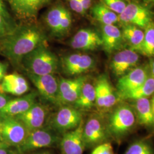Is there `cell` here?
<instances>
[{
    "mask_svg": "<svg viewBox=\"0 0 154 154\" xmlns=\"http://www.w3.org/2000/svg\"><path fill=\"white\" fill-rule=\"evenodd\" d=\"M46 39L44 33L37 26H18L11 34L0 41V53L16 65L21 63L25 56L44 44Z\"/></svg>",
    "mask_w": 154,
    "mask_h": 154,
    "instance_id": "obj_1",
    "label": "cell"
},
{
    "mask_svg": "<svg viewBox=\"0 0 154 154\" xmlns=\"http://www.w3.org/2000/svg\"><path fill=\"white\" fill-rule=\"evenodd\" d=\"M145 5L149 6L154 8V0H142Z\"/></svg>",
    "mask_w": 154,
    "mask_h": 154,
    "instance_id": "obj_41",
    "label": "cell"
},
{
    "mask_svg": "<svg viewBox=\"0 0 154 154\" xmlns=\"http://www.w3.org/2000/svg\"><path fill=\"white\" fill-rule=\"evenodd\" d=\"M139 61L138 52L123 50L116 53L110 62V67L116 77L120 78L136 67Z\"/></svg>",
    "mask_w": 154,
    "mask_h": 154,
    "instance_id": "obj_13",
    "label": "cell"
},
{
    "mask_svg": "<svg viewBox=\"0 0 154 154\" xmlns=\"http://www.w3.org/2000/svg\"><path fill=\"white\" fill-rule=\"evenodd\" d=\"M14 14L20 19H34L38 11L52 0H6Z\"/></svg>",
    "mask_w": 154,
    "mask_h": 154,
    "instance_id": "obj_14",
    "label": "cell"
},
{
    "mask_svg": "<svg viewBox=\"0 0 154 154\" xmlns=\"http://www.w3.org/2000/svg\"><path fill=\"white\" fill-rule=\"evenodd\" d=\"M95 105L100 110H107L114 107L119 100L109 79L105 75L98 78L95 85Z\"/></svg>",
    "mask_w": 154,
    "mask_h": 154,
    "instance_id": "obj_11",
    "label": "cell"
},
{
    "mask_svg": "<svg viewBox=\"0 0 154 154\" xmlns=\"http://www.w3.org/2000/svg\"><path fill=\"white\" fill-rule=\"evenodd\" d=\"M3 141L18 149L27 137L29 132L21 122L14 116H2Z\"/></svg>",
    "mask_w": 154,
    "mask_h": 154,
    "instance_id": "obj_9",
    "label": "cell"
},
{
    "mask_svg": "<svg viewBox=\"0 0 154 154\" xmlns=\"http://www.w3.org/2000/svg\"><path fill=\"white\" fill-rule=\"evenodd\" d=\"M151 106H152V110L154 112V97L152 98V100L151 101Z\"/></svg>",
    "mask_w": 154,
    "mask_h": 154,
    "instance_id": "obj_44",
    "label": "cell"
},
{
    "mask_svg": "<svg viewBox=\"0 0 154 154\" xmlns=\"http://www.w3.org/2000/svg\"><path fill=\"white\" fill-rule=\"evenodd\" d=\"M90 154H114V152L111 143L106 142L95 147Z\"/></svg>",
    "mask_w": 154,
    "mask_h": 154,
    "instance_id": "obj_33",
    "label": "cell"
},
{
    "mask_svg": "<svg viewBox=\"0 0 154 154\" xmlns=\"http://www.w3.org/2000/svg\"><path fill=\"white\" fill-rule=\"evenodd\" d=\"M9 100H11L9 97L6 95V94L0 92V110L5 106Z\"/></svg>",
    "mask_w": 154,
    "mask_h": 154,
    "instance_id": "obj_38",
    "label": "cell"
},
{
    "mask_svg": "<svg viewBox=\"0 0 154 154\" xmlns=\"http://www.w3.org/2000/svg\"><path fill=\"white\" fill-rule=\"evenodd\" d=\"M122 35L124 39L131 45V49L136 50L142 44L144 38V32L135 25H125Z\"/></svg>",
    "mask_w": 154,
    "mask_h": 154,
    "instance_id": "obj_27",
    "label": "cell"
},
{
    "mask_svg": "<svg viewBox=\"0 0 154 154\" xmlns=\"http://www.w3.org/2000/svg\"><path fill=\"white\" fill-rule=\"evenodd\" d=\"M37 93L33 91L16 99H11L5 106L0 110L2 116H16L29 110L36 103Z\"/></svg>",
    "mask_w": 154,
    "mask_h": 154,
    "instance_id": "obj_19",
    "label": "cell"
},
{
    "mask_svg": "<svg viewBox=\"0 0 154 154\" xmlns=\"http://www.w3.org/2000/svg\"><path fill=\"white\" fill-rule=\"evenodd\" d=\"M154 93V79L153 77L149 76L143 84L132 91L122 94L118 97L119 99L134 100L148 98Z\"/></svg>",
    "mask_w": 154,
    "mask_h": 154,
    "instance_id": "obj_25",
    "label": "cell"
},
{
    "mask_svg": "<svg viewBox=\"0 0 154 154\" xmlns=\"http://www.w3.org/2000/svg\"><path fill=\"white\" fill-rule=\"evenodd\" d=\"M62 67L68 76L81 75L91 69L95 64L93 58L87 54H72L63 57Z\"/></svg>",
    "mask_w": 154,
    "mask_h": 154,
    "instance_id": "obj_12",
    "label": "cell"
},
{
    "mask_svg": "<svg viewBox=\"0 0 154 154\" xmlns=\"http://www.w3.org/2000/svg\"><path fill=\"white\" fill-rule=\"evenodd\" d=\"M100 36L102 46L109 54L119 50L123 46L124 38L122 33L114 25H102Z\"/></svg>",
    "mask_w": 154,
    "mask_h": 154,
    "instance_id": "obj_20",
    "label": "cell"
},
{
    "mask_svg": "<svg viewBox=\"0 0 154 154\" xmlns=\"http://www.w3.org/2000/svg\"><path fill=\"white\" fill-rule=\"evenodd\" d=\"M72 18L70 12L66 8L64 11L62 21L61 24V37L67 35L69 32L70 28L72 27Z\"/></svg>",
    "mask_w": 154,
    "mask_h": 154,
    "instance_id": "obj_32",
    "label": "cell"
},
{
    "mask_svg": "<svg viewBox=\"0 0 154 154\" xmlns=\"http://www.w3.org/2000/svg\"><path fill=\"white\" fill-rule=\"evenodd\" d=\"M66 8L58 5L51 8L45 16V22L53 35L61 37V28L63 15Z\"/></svg>",
    "mask_w": 154,
    "mask_h": 154,
    "instance_id": "obj_24",
    "label": "cell"
},
{
    "mask_svg": "<svg viewBox=\"0 0 154 154\" xmlns=\"http://www.w3.org/2000/svg\"><path fill=\"white\" fill-rule=\"evenodd\" d=\"M147 70L142 67H136L125 75L119 78L116 87L118 96L128 93L141 86L149 77Z\"/></svg>",
    "mask_w": 154,
    "mask_h": 154,
    "instance_id": "obj_15",
    "label": "cell"
},
{
    "mask_svg": "<svg viewBox=\"0 0 154 154\" xmlns=\"http://www.w3.org/2000/svg\"><path fill=\"white\" fill-rule=\"evenodd\" d=\"M16 25L8 22L0 14V41L13 33L17 28Z\"/></svg>",
    "mask_w": 154,
    "mask_h": 154,
    "instance_id": "obj_30",
    "label": "cell"
},
{
    "mask_svg": "<svg viewBox=\"0 0 154 154\" xmlns=\"http://www.w3.org/2000/svg\"><path fill=\"white\" fill-rule=\"evenodd\" d=\"M150 68L151 72V76L154 79V58H152L150 61Z\"/></svg>",
    "mask_w": 154,
    "mask_h": 154,
    "instance_id": "obj_42",
    "label": "cell"
},
{
    "mask_svg": "<svg viewBox=\"0 0 154 154\" xmlns=\"http://www.w3.org/2000/svg\"><path fill=\"white\" fill-rule=\"evenodd\" d=\"M27 75L42 98L57 105L59 82L54 74L37 75L28 73Z\"/></svg>",
    "mask_w": 154,
    "mask_h": 154,
    "instance_id": "obj_10",
    "label": "cell"
},
{
    "mask_svg": "<svg viewBox=\"0 0 154 154\" xmlns=\"http://www.w3.org/2000/svg\"><path fill=\"white\" fill-rule=\"evenodd\" d=\"M56 132L50 128L44 127L29 132L24 142L17 149L20 154L53 147L60 141V138Z\"/></svg>",
    "mask_w": 154,
    "mask_h": 154,
    "instance_id": "obj_5",
    "label": "cell"
},
{
    "mask_svg": "<svg viewBox=\"0 0 154 154\" xmlns=\"http://www.w3.org/2000/svg\"><path fill=\"white\" fill-rule=\"evenodd\" d=\"M134 111L138 124L147 128H154V112L148 98L135 100Z\"/></svg>",
    "mask_w": 154,
    "mask_h": 154,
    "instance_id": "obj_22",
    "label": "cell"
},
{
    "mask_svg": "<svg viewBox=\"0 0 154 154\" xmlns=\"http://www.w3.org/2000/svg\"><path fill=\"white\" fill-rule=\"evenodd\" d=\"M70 46L74 49L90 51L102 46L100 35L91 29H80L70 41Z\"/></svg>",
    "mask_w": 154,
    "mask_h": 154,
    "instance_id": "obj_16",
    "label": "cell"
},
{
    "mask_svg": "<svg viewBox=\"0 0 154 154\" xmlns=\"http://www.w3.org/2000/svg\"><path fill=\"white\" fill-rule=\"evenodd\" d=\"M106 122L110 138L117 142L130 134L138 124L134 109L126 104L116 108Z\"/></svg>",
    "mask_w": 154,
    "mask_h": 154,
    "instance_id": "obj_3",
    "label": "cell"
},
{
    "mask_svg": "<svg viewBox=\"0 0 154 154\" xmlns=\"http://www.w3.org/2000/svg\"><path fill=\"white\" fill-rule=\"evenodd\" d=\"M8 67L9 65L8 63L0 62V83L1 82L3 78L5 76Z\"/></svg>",
    "mask_w": 154,
    "mask_h": 154,
    "instance_id": "obj_37",
    "label": "cell"
},
{
    "mask_svg": "<svg viewBox=\"0 0 154 154\" xmlns=\"http://www.w3.org/2000/svg\"><path fill=\"white\" fill-rule=\"evenodd\" d=\"M0 14L4 17L8 22L13 25H16L14 21L13 20L11 16L6 8L5 4L3 0H0Z\"/></svg>",
    "mask_w": 154,
    "mask_h": 154,
    "instance_id": "obj_36",
    "label": "cell"
},
{
    "mask_svg": "<svg viewBox=\"0 0 154 154\" xmlns=\"http://www.w3.org/2000/svg\"><path fill=\"white\" fill-rule=\"evenodd\" d=\"M135 51L149 57H154V21H153L144 28L143 42Z\"/></svg>",
    "mask_w": 154,
    "mask_h": 154,
    "instance_id": "obj_28",
    "label": "cell"
},
{
    "mask_svg": "<svg viewBox=\"0 0 154 154\" xmlns=\"http://www.w3.org/2000/svg\"><path fill=\"white\" fill-rule=\"evenodd\" d=\"M68 2L73 11L80 14H84L86 13L80 0H68Z\"/></svg>",
    "mask_w": 154,
    "mask_h": 154,
    "instance_id": "obj_35",
    "label": "cell"
},
{
    "mask_svg": "<svg viewBox=\"0 0 154 154\" xmlns=\"http://www.w3.org/2000/svg\"><path fill=\"white\" fill-rule=\"evenodd\" d=\"M87 81V77H78L67 79L61 77L58 80V94L57 105L66 106L73 104L81 93L83 85Z\"/></svg>",
    "mask_w": 154,
    "mask_h": 154,
    "instance_id": "obj_8",
    "label": "cell"
},
{
    "mask_svg": "<svg viewBox=\"0 0 154 154\" xmlns=\"http://www.w3.org/2000/svg\"><path fill=\"white\" fill-rule=\"evenodd\" d=\"M153 21V13L147 6L131 2L127 4L125 10L119 14V22L123 25H135L144 29Z\"/></svg>",
    "mask_w": 154,
    "mask_h": 154,
    "instance_id": "obj_7",
    "label": "cell"
},
{
    "mask_svg": "<svg viewBox=\"0 0 154 154\" xmlns=\"http://www.w3.org/2000/svg\"><path fill=\"white\" fill-rule=\"evenodd\" d=\"M95 105V86L87 81L85 83L81 93L76 101L73 103V106L77 109L89 110Z\"/></svg>",
    "mask_w": 154,
    "mask_h": 154,
    "instance_id": "obj_23",
    "label": "cell"
},
{
    "mask_svg": "<svg viewBox=\"0 0 154 154\" xmlns=\"http://www.w3.org/2000/svg\"><path fill=\"white\" fill-rule=\"evenodd\" d=\"M82 121L81 111L74 106H64L54 116L51 125L55 132L63 134L76 128Z\"/></svg>",
    "mask_w": 154,
    "mask_h": 154,
    "instance_id": "obj_6",
    "label": "cell"
},
{
    "mask_svg": "<svg viewBox=\"0 0 154 154\" xmlns=\"http://www.w3.org/2000/svg\"><path fill=\"white\" fill-rule=\"evenodd\" d=\"M124 154H154V149L149 140L140 139L131 144Z\"/></svg>",
    "mask_w": 154,
    "mask_h": 154,
    "instance_id": "obj_29",
    "label": "cell"
},
{
    "mask_svg": "<svg viewBox=\"0 0 154 154\" xmlns=\"http://www.w3.org/2000/svg\"><path fill=\"white\" fill-rule=\"evenodd\" d=\"M84 121L83 120L76 128L65 132L60 140L62 153L64 154H83L85 149L83 138Z\"/></svg>",
    "mask_w": 154,
    "mask_h": 154,
    "instance_id": "obj_17",
    "label": "cell"
},
{
    "mask_svg": "<svg viewBox=\"0 0 154 154\" xmlns=\"http://www.w3.org/2000/svg\"><path fill=\"white\" fill-rule=\"evenodd\" d=\"M91 13L94 18L102 25H114L119 22V15L111 11L103 3L94 6Z\"/></svg>",
    "mask_w": 154,
    "mask_h": 154,
    "instance_id": "obj_26",
    "label": "cell"
},
{
    "mask_svg": "<svg viewBox=\"0 0 154 154\" xmlns=\"http://www.w3.org/2000/svg\"><path fill=\"white\" fill-rule=\"evenodd\" d=\"M63 154V153H62V154Z\"/></svg>",
    "mask_w": 154,
    "mask_h": 154,
    "instance_id": "obj_45",
    "label": "cell"
},
{
    "mask_svg": "<svg viewBox=\"0 0 154 154\" xmlns=\"http://www.w3.org/2000/svg\"><path fill=\"white\" fill-rule=\"evenodd\" d=\"M29 90L27 81L17 72L6 74L0 83V92L2 93L21 96L27 93Z\"/></svg>",
    "mask_w": 154,
    "mask_h": 154,
    "instance_id": "obj_21",
    "label": "cell"
},
{
    "mask_svg": "<svg viewBox=\"0 0 154 154\" xmlns=\"http://www.w3.org/2000/svg\"><path fill=\"white\" fill-rule=\"evenodd\" d=\"M4 142H0V154H20L18 149Z\"/></svg>",
    "mask_w": 154,
    "mask_h": 154,
    "instance_id": "obj_34",
    "label": "cell"
},
{
    "mask_svg": "<svg viewBox=\"0 0 154 154\" xmlns=\"http://www.w3.org/2000/svg\"><path fill=\"white\" fill-rule=\"evenodd\" d=\"M3 117L0 116V142H4L2 138V131H3Z\"/></svg>",
    "mask_w": 154,
    "mask_h": 154,
    "instance_id": "obj_40",
    "label": "cell"
},
{
    "mask_svg": "<svg viewBox=\"0 0 154 154\" xmlns=\"http://www.w3.org/2000/svg\"><path fill=\"white\" fill-rule=\"evenodd\" d=\"M83 9L86 11L91 6V0H80Z\"/></svg>",
    "mask_w": 154,
    "mask_h": 154,
    "instance_id": "obj_39",
    "label": "cell"
},
{
    "mask_svg": "<svg viewBox=\"0 0 154 154\" xmlns=\"http://www.w3.org/2000/svg\"><path fill=\"white\" fill-rule=\"evenodd\" d=\"M83 138L85 148H94L108 142L110 136L106 121L97 115L89 117L84 123Z\"/></svg>",
    "mask_w": 154,
    "mask_h": 154,
    "instance_id": "obj_4",
    "label": "cell"
},
{
    "mask_svg": "<svg viewBox=\"0 0 154 154\" xmlns=\"http://www.w3.org/2000/svg\"><path fill=\"white\" fill-rule=\"evenodd\" d=\"M102 1L111 11L118 15L123 12L127 5L124 0H102Z\"/></svg>",
    "mask_w": 154,
    "mask_h": 154,
    "instance_id": "obj_31",
    "label": "cell"
},
{
    "mask_svg": "<svg viewBox=\"0 0 154 154\" xmlns=\"http://www.w3.org/2000/svg\"><path fill=\"white\" fill-rule=\"evenodd\" d=\"M14 117L30 132L44 127L47 117V110L44 106L35 103L26 111Z\"/></svg>",
    "mask_w": 154,
    "mask_h": 154,
    "instance_id": "obj_18",
    "label": "cell"
},
{
    "mask_svg": "<svg viewBox=\"0 0 154 154\" xmlns=\"http://www.w3.org/2000/svg\"><path fill=\"white\" fill-rule=\"evenodd\" d=\"M51 154L49 151H42V152H37L35 154Z\"/></svg>",
    "mask_w": 154,
    "mask_h": 154,
    "instance_id": "obj_43",
    "label": "cell"
},
{
    "mask_svg": "<svg viewBox=\"0 0 154 154\" xmlns=\"http://www.w3.org/2000/svg\"><path fill=\"white\" fill-rule=\"evenodd\" d=\"M21 63L28 73L37 75L54 74L60 64L58 57L45 43L25 56Z\"/></svg>",
    "mask_w": 154,
    "mask_h": 154,
    "instance_id": "obj_2",
    "label": "cell"
}]
</instances>
